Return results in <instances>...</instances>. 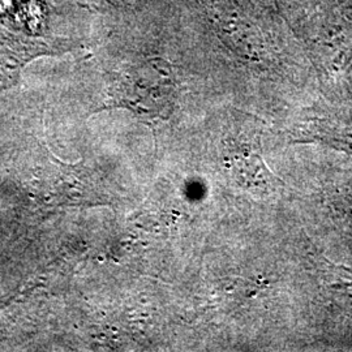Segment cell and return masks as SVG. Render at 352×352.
Returning <instances> with one entry per match:
<instances>
[{
	"label": "cell",
	"instance_id": "3",
	"mask_svg": "<svg viewBox=\"0 0 352 352\" xmlns=\"http://www.w3.org/2000/svg\"><path fill=\"white\" fill-rule=\"evenodd\" d=\"M311 139L352 154V122L322 120L314 128Z\"/></svg>",
	"mask_w": 352,
	"mask_h": 352
},
{
	"label": "cell",
	"instance_id": "2",
	"mask_svg": "<svg viewBox=\"0 0 352 352\" xmlns=\"http://www.w3.org/2000/svg\"><path fill=\"white\" fill-rule=\"evenodd\" d=\"M232 168L236 177L247 187L264 190L277 187L279 179L266 167L263 158L256 153H244L232 157Z\"/></svg>",
	"mask_w": 352,
	"mask_h": 352
},
{
	"label": "cell",
	"instance_id": "4",
	"mask_svg": "<svg viewBox=\"0 0 352 352\" xmlns=\"http://www.w3.org/2000/svg\"><path fill=\"white\" fill-rule=\"evenodd\" d=\"M324 280L331 296L342 305L352 307V269L327 263Z\"/></svg>",
	"mask_w": 352,
	"mask_h": 352
},
{
	"label": "cell",
	"instance_id": "1",
	"mask_svg": "<svg viewBox=\"0 0 352 352\" xmlns=\"http://www.w3.org/2000/svg\"><path fill=\"white\" fill-rule=\"evenodd\" d=\"M122 90L123 101L138 110L140 113L157 115L162 113L164 106L170 102L173 93V81L166 80V76L160 78H149L139 75V78H129V85Z\"/></svg>",
	"mask_w": 352,
	"mask_h": 352
},
{
	"label": "cell",
	"instance_id": "5",
	"mask_svg": "<svg viewBox=\"0 0 352 352\" xmlns=\"http://www.w3.org/2000/svg\"><path fill=\"white\" fill-rule=\"evenodd\" d=\"M344 214H346V217H347V221L351 223L352 226V206H347V208L344 209Z\"/></svg>",
	"mask_w": 352,
	"mask_h": 352
}]
</instances>
